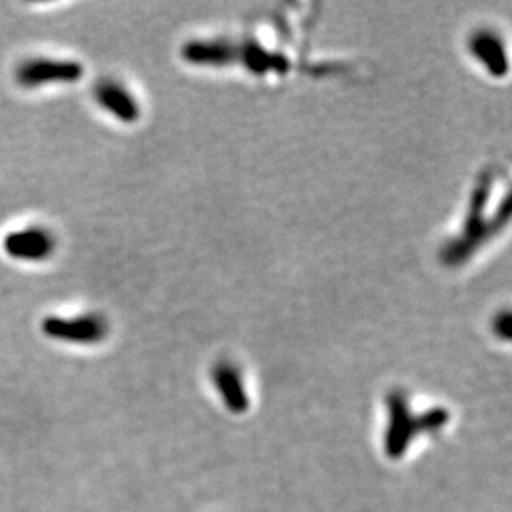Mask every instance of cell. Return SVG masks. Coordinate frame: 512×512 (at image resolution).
Masks as SVG:
<instances>
[{
    "mask_svg": "<svg viewBox=\"0 0 512 512\" xmlns=\"http://www.w3.org/2000/svg\"><path fill=\"white\" fill-rule=\"evenodd\" d=\"M85 68L73 60L54 58H32L20 63L15 70V80L25 88L42 87L50 83H77L83 77Z\"/></svg>",
    "mask_w": 512,
    "mask_h": 512,
    "instance_id": "cell-3",
    "label": "cell"
},
{
    "mask_svg": "<svg viewBox=\"0 0 512 512\" xmlns=\"http://www.w3.org/2000/svg\"><path fill=\"white\" fill-rule=\"evenodd\" d=\"M4 251L17 261L39 262L54 254L55 237L42 228H27L10 232L4 237Z\"/></svg>",
    "mask_w": 512,
    "mask_h": 512,
    "instance_id": "cell-4",
    "label": "cell"
},
{
    "mask_svg": "<svg viewBox=\"0 0 512 512\" xmlns=\"http://www.w3.org/2000/svg\"><path fill=\"white\" fill-rule=\"evenodd\" d=\"M213 382L224 406L231 413L242 415L249 410V406H251L249 393H247L241 372L236 365L229 362L218 363L213 370Z\"/></svg>",
    "mask_w": 512,
    "mask_h": 512,
    "instance_id": "cell-5",
    "label": "cell"
},
{
    "mask_svg": "<svg viewBox=\"0 0 512 512\" xmlns=\"http://www.w3.org/2000/svg\"><path fill=\"white\" fill-rule=\"evenodd\" d=\"M388 423L385 430V455L401 459L410 450L418 433V420L405 393L392 392L387 398Z\"/></svg>",
    "mask_w": 512,
    "mask_h": 512,
    "instance_id": "cell-1",
    "label": "cell"
},
{
    "mask_svg": "<svg viewBox=\"0 0 512 512\" xmlns=\"http://www.w3.org/2000/svg\"><path fill=\"white\" fill-rule=\"evenodd\" d=\"M511 319H509V314L501 315L494 322V332L498 335L499 339L509 340L511 339Z\"/></svg>",
    "mask_w": 512,
    "mask_h": 512,
    "instance_id": "cell-9",
    "label": "cell"
},
{
    "mask_svg": "<svg viewBox=\"0 0 512 512\" xmlns=\"http://www.w3.org/2000/svg\"><path fill=\"white\" fill-rule=\"evenodd\" d=\"M42 332L58 342L93 345L107 339L110 325L103 315L83 314L77 317H47Z\"/></svg>",
    "mask_w": 512,
    "mask_h": 512,
    "instance_id": "cell-2",
    "label": "cell"
},
{
    "mask_svg": "<svg viewBox=\"0 0 512 512\" xmlns=\"http://www.w3.org/2000/svg\"><path fill=\"white\" fill-rule=\"evenodd\" d=\"M93 93H95L98 105L103 110H107L110 115L115 116L116 120L123 121V123H135L140 118V105L131 95L130 90H126L121 83L103 80V82L97 83Z\"/></svg>",
    "mask_w": 512,
    "mask_h": 512,
    "instance_id": "cell-6",
    "label": "cell"
},
{
    "mask_svg": "<svg viewBox=\"0 0 512 512\" xmlns=\"http://www.w3.org/2000/svg\"><path fill=\"white\" fill-rule=\"evenodd\" d=\"M469 50L484 68L494 77H503L508 73V55L503 42L493 32H479L469 42Z\"/></svg>",
    "mask_w": 512,
    "mask_h": 512,
    "instance_id": "cell-7",
    "label": "cell"
},
{
    "mask_svg": "<svg viewBox=\"0 0 512 512\" xmlns=\"http://www.w3.org/2000/svg\"><path fill=\"white\" fill-rule=\"evenodd\" d=\"M416 420H418V433L420 435H435L448 425L450 411L436 406V408L423 411L421 415H416Z\"/></svg>",
    "mask_w": 512,
    "mask_h": 512,
    "instance_id": "cell-8",
    "label": "cell"
}]
</instances>
